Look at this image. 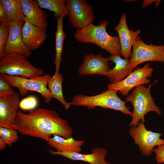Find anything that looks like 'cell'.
<instances>
[{
  "mask_svg": "<svg viewBox=\"0 0 164 164\" xmlns=\"http://www.w3.org/2000/svg\"><path fill=\"white\" fill-rule=\"evenodd\" d=\"M11 127L22 135L46 142L54 135L68 138L72 137L73 133L67 120L55 111L43 108L31 111L27 114L18 111Z\"/></svg>",
  "mask_w": 164,
  "mask_h": 164,
  "instance_id": "1",
  "label": "cell"
},
{
  "mask_svg": "<svg viewBox=\"0 0 164 164\" xmlns=\"http://www.w3.org/2000/svg\"><path fill=\"white\" fill-rule=\"evenodd\" d=\"M109 22L104 21L98 25L91 23L86 27L77 29L74 36L77 41L84 43L95 44L111 55H121V47L118 36H112L106 31Z\"/></svg>",
  "mask_w": 164,
  "mask_h": 164,
  "instance_id": "2",
  "label": "cell"
},
{
  "mask_svg": "<svg viewBox=\"0 0 164 164\" xmlns=\"http://www.w3.org/2000/svg\"><path fill=\"white\" fill-rule=\"evenodd\" d=\"M117 91L108 89L93 96L78 94L72 99L71 105L83 106L90 109L96 107L119 111L126 115H132L130 107L127 106L126 101L122 100L118 96Z\"/></svg>",
  "mask_w": 164,
  "mask_h": 164,
  "instance_id": "3",
  "label": "cell"
},
{
  "mask_svg": "<svg viewBox=\"0 0 164 164\" xmlns=\"http://www.w3.org/2000/svg\"><path fill=\"white\" fill-rule=\"evenodd\" d=\"M153 84H149L148 87L144 85L138 86L127 96L125 101L130 102L133 107L130 126H137L140 122L144 123L145 116L150 111H153L159 115L162 114V111L156 105L155 99L151 94L150 89Z\"/></svg>",
  "mask_w": 164,
  "mask_h": 164,
  "instance_id": "4",
  "label": "cell"
},
{
  "mask_svg": "<svg viewBox=\"0 0 164 164\" xmlns=\"http://www.w3.org/2000/svg\"><path fill=\"white\" fill-rule=\"evenodd\" d=\"M0 74L31 78L44 75L43 70L32 65L19 53L8 54L0 59Z\"/></svg>",
  "mask_w": 164,
  "mask_h": 164,
  "instance_id": "5",
  "label": "cell"
},
{
  "mask_svg": "<svg viewBox=\"0 0 164 164\" xmlns=\"http://www.w3.org/2000/svg\"><path fill=\"white\" fill-rule=\"evenodd\" d=\"M11 85L16 88L22 96L26 95L28 91L36 92L41 94L46 104L49 103L53 98L47 84L51 77L50 75L45 74L42 76L31 78L10 76L5 74H0Z\"/></svg>",
  "mask_w": 164,
  "mask_h": 164,
  "instance_id": "6",
  "label": "cell"
},
{
  "mask_svg": "<svg viewBox=\"0 0 164 164\" xmlns=\"http://www.w3.org/2000/svg\"><path fill=\"white\" fill-rule=\"evenodd\" d=\"M130 60L131 69L139 64L148 61L164 63V45H148L144 43L138 36L132 46Z\"/></svg>",
  "mask_w": 164,
  "mask_h": 164,
  "instance_id": "7",
  "label": "cell"
},
{
  "mask_svg": "<svg viewBox=\"0 0 164 164\" xmlns=\"http://www.w3.org/2000/svg\"><path fill=\"white\" fill-rule=\"evenodd\" d=\"M129 133L145 156L150 155L155 146L164 144V139L160 138L162 134L147 130L141 122L137 126L131 127Z\"/></svg>",
  "mask_w": 164,
  "mask_h": 164,
  "instance_id": "8",
  "label": "cell"
},
{
  "mask_svg": "<svg viewBox=\"0 0 164 164\" xmlns=\"http://www.w3.org/2000/svg\"><path fill=\"white\" fill-rule=\"evenodd\" d=\"M70 21L77 29L92 23L95 19L93 7L85 0H65Z\"/></svg>",
  "mask_w": 164,
  "mask_h": 164,
  "instance_id": "9",
  "label": "cell"
},
{
  "mask_svg": "<svg viewBox=\"0 0 164 164\" xmlns=\"http://www.w3.org/2000/svg\"><path fill=\"white\" fill-rule=\"evenodd\" d=\"M153 69L147 63L143 67L137 68L121 81L107 86L108 89L119 91L124 96H127L129 91L133 88L142 85L149 84V78L152 74Z\"/></svg>",
  "mask_w": 164,
  "mask_h": 164,
  "instance_id": "10",
  "label": "cell"
},
{
  "mask_svg": "<svg viewBox=\"0 0 164 164\" xmlns=\"http://www.w3.org/2000/svg\"><path fill=\"white\" fill-rule=\"evenodd\" d=\"M25 22L9 21V34L4 50V57L8 54L15 53H21L27 58L32 55V52L28 49L23 41L22 28Z\"/></svg>",
  "mask_w": 164,
  "mask_h": 164,
  "instance_id": "11",
  "label": "cell"
},
{
  "mask_svg": "<svg viewBox=\"0 0 164 164\" xmlns=\"http://www.w3.org/2000/svg\"><path fill=\"white\" fill-rule=\"evenodd\" d=\"M19 94L15 91L0 95V126L12 128L19 107Z\"/></svg>",
  "mask_w": 164,
  "mask_h": 164,
  "instance_id": "12",
  "label": "cell"
},
{
  "mask_svg": "<svg viewBox=\"0 0 164 164\" xmlns=\"http://www.w3.org/2000/svg\"><path fill=\"white\" fill-rule=\"evenodd\" d=\"M126 19L125 13H122L119 23L114 29L117 32L119 38L121 56L124 59H130L132 45L141 31L130 30L128 27Z\"/></svg>",
  "mask_w": 164,
  "mask_h": 164,
  "instance_id": "13",
  "label": "cell"
},
{
  "mask_svg": "<svg viewBox=\"0 0 164 164\" xmlns=\"http://www.w3.org/2000/svg\"><path fill=\"white\" fill-rule=\"evenodd\" d=\"M108 57L102 56L101 53L97 55L90 53L84 56L82 63L78 69L79 73L82 76L99 74L103 75L111 69Z\"/></svg>",
  "mask_w": 164,
  "mask_h": 164,
  "instance_id": "14",
  "label": "cell"
},
{
  "mask_svg": "<svg viewBox=\"0 0 164 164\" xmlns=\"http://www.w3.org/2000/svg\"><path fill=\"white\" fill-rule=\"evenodd\" d=\"M23 43L30 51L39 48L47 38L46 28L30 23L26 18L22 28Z\"/></svg>",
  "mask_w": 164,
  "mask_h": 164,
  "instance_id": "15",
  "label": "cell"
},
{
  "mask_svg": "<svg viewBox=\"0 0 164 164\" xmlns=\"http://www.w3.org/2000/svg\"><path fill=\"white\" fill-rule=\"evenodd\" d=\"M52 155H60L67 158L71 161H80L90 164H110L105 158L107 154V150L102 148H93L91 153L83 154L73 152H59L48 150Z\"/></svg>",
  "mask_w": 164,
  "mask_h": 164,
  "instance_id": "16",
  "label": "cell"
},
{
  "mask_svg": "<svg viewBox=\"0 0 164 164\" xmlns=\"http://www.w3.org/2000/svg\"><path fill=\"white\" fill-rule=\"evenodd\" d=\"M21 5L25 18L35 26L46 28L47 15L39 5L36 1L21 0Z\"/></svg>",
  "mask_w": 164,
  "mask_h": 164,
  "instance_id": "17",
  "label": "cell"
},
{
  "mask_svg": "<svg viewBox=\"0 0 164 164\" xmlns=\"http://www.w3.org/2000/svg\"><path fill=\"white\" fill-rule=\"evenodd\" d=\"M109 61L115 63V67L103 75L109 79V84H112L123 80L133 71L131 69L130 59H124L118 55H111L108 57Z\"/></svg>",
  "mask_w": 164,
  "mask_h": 164,
  "instance_id": "18",
  "label": "cell"
},
{
  "mask_svg": "<svg viewBox=\"0 0 164 164\" xmlns=\"http://www.w3.org/2000/svg\"><path fill=\"white\" fill-rule=\"evenodd\" d=\"M83 140H77L72 137L66 138L54 135L49 138L46 143L50 146L55 148L57 152H70L80 153L81 147L85 143Z\"/></svg>",
  "mask_w": 164,
  "mask_h": 164,
  "instance_id": "19",
  "label": "cell"
},
{
  "mask_svg": "<svg viewBox=\"0 0 164 164\" xmlns=\"http://www.w3.org/2000/svg\"><path fill=\"white\" fill-rule=\"evenodd\" d=\"M63 78L61 74L55 73L48 80L47 86L53 98L59 101L63 106L65 109H68L71 103L67 102L65 100L62 90Z\"/></svg>",
  "mask_w": 164,
  "mask_h": 164,
  "instance_id": "20",
  "label": "cell"
},
{
  "mask_svg": "<svg viewBox=\"0 0 164 164\" xmlns=\"http://www.w3.org/2000/svg\"><path fill=\"white\" fill-rule=\"evenodd\" d=\"M63 19L61 17L57 18V25L55 35V56L54 63L56 67L55 73H59L60 63L63 59L62 55L63 49V44L66 36V34L63 30Z\"/></svg>",
  "mask_w": 164,
  "mask_h": 164,
  "instance_id": "21",
  "label": "cell"
},
{
  "mask_svg": "<svg viewBox=\"0 0 164 164\" xmlns=\"http://www.w3.org/2000/svg\"><path fill=\"white\" fill-rule=\"evenodd\" d=\"M9 21H25V17L22 10L21 0H0Z\"/></svg>",
  "mask_w": 164,
  "mask_h": 164,
  "instance_id": "22",
  "label": "cell"
},
{
  "mask_svg": "<svg viewBox=\"0 0 164 164\" xmlns=\"http://www.w3.org/2000/svg\"><path fill=\"white\" fill-rule=\"evenodd\" d=\"M41 8L54 12V18L68 16L69 12L65 5V0H37Z\"/></svg>",
  "mask_w": 164,
  "mask_h": 164,
  "instance_id": "23",
  "label": "cell"
},
{
  "mask_svg": "<svg viewBox=\"0 0 164 164\" xmlns=\"http://www.w3.org/2000/svg\"><path fill=\"white\" fill-rule=\"evenodd\" d=\"M0 136L9 147L17 141L19 138L16 130L0 126Z\"/></svg>",
  "mask_w": 164,
  "mask_h": 164,
  "instance_id": "24",
  "label": "cell"
},
{
  "mask_svg": "<svg viewBox=\"0 0 164 164\" xmlns=\"http://www.w3.org/2000/svg\"><path fill=\"white\" fill-rule=\"evenodd\" d=\"M9 34V24H0V59L4 57V50Z\"/></svg>",
  "mask_w": 164,
  "mask_h": 164,
  "instance_id": "25",
  "label": "cell"
},
{
  "mask_svg": "<svg viewBox=\"0 0 164 164\" xmlns=\"http://www.w3.org/2000/svg\"><path fill=\"white\" fill-rule=\"evenodd\" d=\"M38 104V101L35 97L30 96L22 100L19 103V107L23 110H32Z\"/></svg>",
  "mask_w": 164,
  "mask_h": 164,
  "instance_id": "26",
  "label": "cell"
},
{
  "mask_svg": "<svg viewBox=\"0 0 164 164\" xmlns=\"http://www.w3.org/2000/svg\"><path fill=\"white\" fill-rule=\"evenodd\" d=\"M13 91L10 83L0 75V95L11 93Z\"/></svg>",
  "mask_w": 164,
  "mask_h": 164,
  "instance_id": "27",
  "label": "cell"
},
{
  "mask_svg": "<svg viewBox=\"0 0 164 164\" xmlns=\"http://www.w3.org/2000/svg\"><path fill=\"white\" fill-rule=\"evenodd\" d=\"M153 152L155 153V158L158 164L164 163V144L159 145L157 148L154 149Z\"/></svg>",
  "mask_w": 164,
  "mask_h": 164,
  "instance_id": "28",
  "label": "cell"
},
{
  "mask_svg": "<svg viewBox=\"0 0 164 164\" xmlns=\"http://www.w3.org/2000/svg\"><path fill=\"white\" fill-rule=\"evenodd\" d=\"M9 22L7 14L2 5L0 3V24H8Z\"/></svg>",
  "mask_w": 164,
  "mask_h": 164,
  "instance_id": "29",
  "label": "cell"
},
{
  "mask_svg": "<svg viewBox=\"0 0 164 164\" xmlns=\"http://www.w3.org/2000/svg\"><path fill=\"white\" fill-rule=\"evenodd\" d=\"M7 145L1 137L0 138V150L3 151L7 146Z\"/></svg>",
  "mask_w": 164,
  "mask_h": 164,
  "instance_id": "30",
  "label": "cell"
}]
</instances>
